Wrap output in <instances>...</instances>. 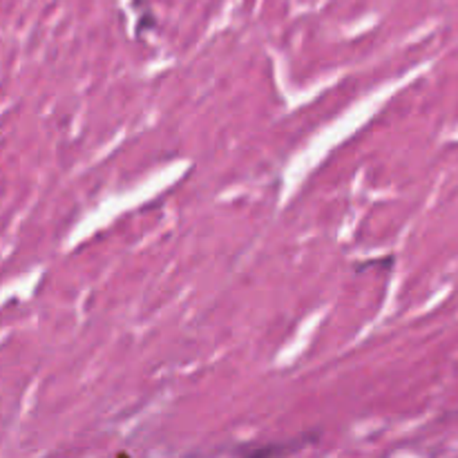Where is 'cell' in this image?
Segmentation results:
<instances>
[{
	"label": "cell",
	"instance_id": "cell-1",
	"mask_svg": "<svg viewBox=\"0 0 458 458\" xmlns=\"http://www.w3.org/2000/svg\"><path fill=\"white\" fill-rule=\"evenodd\" d=\"M320 441V432H311V434H302V437L293 438V441H286L282 445H262V447H250V445H240L233 447L231 454H240V456H276V454H293V452L302 450V447L313 445V443Z\"/></svg>",
	"mask_w": 458,
	"mask_h": 458
}]
</instances>
